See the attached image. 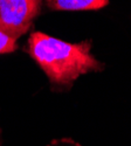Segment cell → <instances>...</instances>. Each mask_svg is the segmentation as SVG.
Listing matches in <instances>:
<instances>
[{
    "label": "cell",
    "mask_w": 131,
    "mask_h": 146,
    "mask_svg": "<svg viewBox=\"0 0 131 146\" xmlns=\"http://www.w3.org/2000/svg\"><path fill=\"white\" fill-rule=\"evenodd\" d=\"M17 48H18V40L7 35L3 31H0V55L13 53L17 50Z\"/></svg>",
    "instance_id": "obj_4"
},
{
    "label": "cell",
    "mask_w": 131,
    "mask_h": 146,
    "mask_svg": "<svg viewBox=\"0 0 131 146\" xmlns=\"http://www.w3.org/2000/svg\"><path fill=\"white\" fill-rule=\"evenodd\" d=\"M26 49L56 90H69L80 76L104 69V64L91 54L90 41L70 43L33 32Z\"/></svg>",
    "instance_id": "obj_1"
},
{
    "label": "cell",
    "mask_w": 131,
    "mask_h": 146,
    "mask_svg": "<svg viewBox=\"0 0 131 146\" xmlns=\"http://www.w3.org/2000/svg\"><path fill=\"white\" fill-rule=\"evenodd\" d=\"M41 7L42 0H0V31L18 40L32 28Z\"/></svg>",
    "instance_id": "obj_2"
},
{
    "label": "cell",
    "mask_w": 131,
    "mask_h": 146,
    "mask_svg": "<svg viewBox=\"0 0 131 146\" xmlns=\"http://www.w3.org/2000/svg\"><path fill=\"white\" fill-rule=\"evenodd\" d=\"M52 11H96L105 7L109 0H45Z\"/></svg>",
    "instance_id": "obj_3"
},
{
    "label": "cell",
    "mask_w": 131,
    "mask_h": 146,
    "mask_svg": "<svg viewBox=\"0 0 131 146\" xmlns=\"http://www.w3.org/2000/svg\"><path fill=\"white\" fill-rule=\"evenodd\" d=\"M3 144V139H1V129H0V146Z\"/></svg>",
    "instance_id": "obj_6"
},
{
    "label": "cell",
    "mask_w": 131,
    "mask_h": 146,
    "mask_svg": "<svg viewBox=\"0 0 131 146\" xmlns=\"http://www.w3.org/2000/svg\"><path fill=\"white\" fill-rule=\"evenodd\" d=\"M47 146H81V145L70 138H61V139L52 140Z\"/></svg>",
    "instance_id": "obj_5"
}]
</instances>
